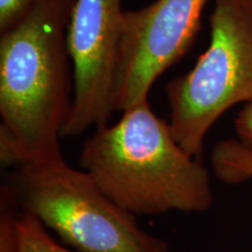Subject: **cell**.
Masks as SVG:
<instances>
[{"instance_id": "cell-5", "label": "cell", "mask_w": 252, "mask_h": 252, "mask_svg": "<svg viewBox=\"0 0 252 252\" xmlns=\"http://www.w3.org/2000/svg\"><path fill=\"white\" fill-rule=\"evenodd\" d=\"M208 0H156L124 11L115 84V109L149 100L156 81L193 46Z\"/></svg>"}, {"instance_id": "cell-6", "label": "cell", "mask_w": 252, "mask_h": 252, "mask_svg": "<svg viewBox=\"0 0 252 252\" xmlns=\"http://www.w3.org/2000/svg\"><path fill=\"white\" fill-rule=\"evenodd\" d=\"M123 17L122 0H75L67 31L74 68V100L62 138L108 125L115 109V84Z\"/></svg>"}, {"instance_id": "cell-1", "label": "cell", "mask_w": 252, "mask_h": 252, "mask_svg": "<svg viewBox=\"0 0 252 252\" xmlns=\"http://www.w3.org/2000/svg\"><path fill=\"white\" fill-rule=\"evenodd\" d=\"M75 0H40L0 34V161L8 168L62 159L74 100L67 31Z\"/></svg>"}, {"instance_id": "cell-10", "label": "cell", "mask_w": 252, "mask_h": 252, "mask_svg": "<svg viewBox=\"0 0 252 252\" xmlns=\"http://www.w3.org/2000/svg\"><path fill=\"white\" fill-rule=\"evenodd\" d=\"M235 130L238 140L252 150V99L245 103L235 119Z\"/></svg>"}, {"instance_id": "cell-7", "label": "cell", "mask_w": 252, "mask_h": 252, "mask_svg": "<svg viewBox=\"0 0 252 252\" xmlns=\"http://www.w3.org/2000/svg\"><path fill=\"white\" fill-rule=\"evenodd\" d=\"M0 252H78L56 242L35 216L0 196Z\"/></svg>"}, {"instance_id": "cell-9", "label": "cell", "mask_w": 252, "mask_h": 252, "mask_svg": "<svg viewBox=\"0 0 252 252\" xmlns=\"http://www.w3.org/2000/svg\"><path fill=\"white\" fill-rule=\"evenodd\" d=\"M40 0H0V34L20 24Z\"/></svg>"}, {"instance_id": "cell-3", "label": "cell", "mask_w": 252, "mask_h": 252, "mask_svg": "<svg viewBox=\"0 0 252 252\" xmlns=\"http://www.w3.org/2000/svg\"><path fill=\"white\" fill-rule=\"evenodd\" d=\"M1 195L78 252H169L166 241L141 228L89 172L64 158L12 168Z\"/></svg>"}, {"instance_id": "cell-8", "label": "cell", "mask_w": 252, "mask_h": 252, "mask_svg": "<svg viewBox=\"0 0 252 252\" xmlns=\"http://www.w3.org/2000/svg\"><path fill=\"white\" fill-rule=\"evenodd\" d=\"M214 175L220 181L238 185L252 179V150L238 139H225L212 152Z\"/></svg>"}, {"instance_id": "cell-2", "label": "cell", "mask_w": 252, "mask_h": 252, "mask_svg": "<svg viewBox=\"0 0 252 252\" xmlns=\"http://www.w3.org/2000/svg\"><path fill=\"white\" fill-rule=\"evenodd\" d=\"M78 163L134 216L203 213L214 203L207 167L179 145L149 100L123 112L116 124L96 128L84 141Z\"/></svg>"}, {"instance_id": "cell-4", "label": "cell", "mask_w": 252, "mask_h": 252, "mask_svg": "<svg viewBox=\"0 0 252 252\" xmlns=\"http://www.w3.org/2000/svg\"><path fill=\"white\" fill-rule=\"evenodd\" d=\"M166 94L175 140L200 159L217 119L252 99V0H214L209 46L191 70L167 84Z\"/></svg>"}]
</instances>
